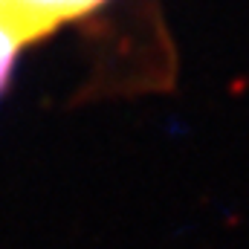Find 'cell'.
<instances>
[{"mask_svg": "<svg viewBox=\"0 0 249 249\" xmlns=\"http://www.w3.org/2000/svg\"><path fill=\"white\" fill-rule=\"evenodd\" d=\"M107 0H0V20L35 44L53 35L67 20L84 18Z\"/></svg>", "mask_w": 249, "mask_h": 249, "instance_id": "6da1fadb", "label": "cell"}, {"mask_svg": "<svg viewBox=\"0 0 249 249\" xmlns=\"http://www.w3.org/2000/svg\"><path fill=\"white\" fill-rule=\"evenodd\" d=\"M26 47L23 35L15 32L9 23L0 20V96L6 93L9 81H12V72L18 67V58H20V50Z\"/></svg>", "mask_w": 249, "mask_h": 249, "instance_id": "7a4b0ae2", "label": "cell"}]
</instances>
